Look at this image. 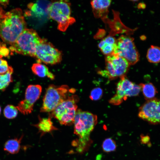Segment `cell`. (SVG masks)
<instances>
[{
  "instance_id": "cell-3",
  "label": "cell",
  "mask_w": 160,
  "mask_h": 160,
  "mask_svg": "<svg viewBox=\"0 0 160 160\" xmlns=\"http://www.w3.org/2000/svg\"><path fill=\"white\" fill-rule=\"evenodd\" d=\"M42 39L35 30L26 28L10 49L17 53L34 57L36 47Z\"/></svg>"
},
{
  "instance_id": "cell-16",
  "label": "cell",
  "mask_w": 160,
  "mask_h": 160,
  "mask_svg": "<svg viewBox=\"0 0 160 160\" xmlns=\"http://www.w3.org/2000/svg\"><path fill=\"white\" fill-rule=\"evenodd\" d=\"M39 122L34 126L37 128L39 132L40 133L41 136L48 133H51L54 130L58 129L53 125L52 122L50 117L48 118H39Z\"/></svg>"
},
{
  "instance_id": "cell-10",
  "label": "cell",
  "mask_w": 160,
  "mask_h": 160,
  "mask_svg": "<svg viewBox=\"0 0 160 160\" xmlns=\"http://www.w3.org/2000/svg\"><path fill=\"white\" fill-rule=\"evenodd\" d=\"M34 57L38 61L54 65L61 61L62 55L60 52L52 44L43 39L36 47Z\"/></svg>"
},
{
  "instance_id": "cell-22",
  "label": "cell",
  "mask_w": 160,
  "mask_h": 160,
  "mask_svg": "<svg viewBox=\"0 0 160 160\" xmlns=\"http://www.w3.org/2000/svg\"><path fill=\"white\" fill-rule=\"evenodd\" d=\"M116 145L115 141L111 138H106L102 144V148L106 153H109L115 151L116 148Z\"/></svg>"
},
{
  "instance_id": "cell-24",
  "label": "cell",
  "mask_w": 160,
  "mask_h": 160,
  "mask_svg": "<svg viewBox=\"0 0 160 160\" xmlns=\"http://www.w3.org/2000/svg\"><path fill=\"white\" fill-rule=\"evenodd\" d=\"M103 93V90L101 88H95L91 92L90 98L91 100H99L102 97Z\"/></svg>"
},
{
  "instance_id": "cell-28",
  "label": "cell",
  "mask_w": 160,
  "mask_h": 160,
  "mask_svg": "<svg viewBox=\"0 0 160 160\" xmlns=\"http://www.w3.org/2000/svg\"><path fill=\"white\" fill-rule=\"evenodd\" d=\"M150 140L149 137L148 136H146L142 137V142L145 143L148 142Z\"/></svg>"
},
{
  "instance_id": "cell-12",
  "label": "cell",
  "mask_w": 160,
  "mask_h": 160,
  "mask_svg": "<svg viewBox=\"0 0 160 160\" xmlns=\"http://www.w3.org/2000/svg\"><path fill=\"white\" fill-rule=\"evenodd\" d=\"M42 88L39 85H30L27 87L25 99L20 101L16 108L22 113L27 115L33 111L35 103L41 95Z\"/></svg>"
},
{
  "instance_id": "cell-6",
  "label": "cell",
  "mask_w": 160,
  "mask_h": 160,
  "mask_svg": "<svg viewBox=\"0 0 160 160\" xmlns=\"http://www.w3.org/2000/svg\"><path fill=\"white\" fill-rule=\"evenodd\" d=\"M78 97L76 95L69 96L51 112L52 116L60 123L65 126L73 124L77 109Z\"/></svg>"
},
{
  "instance_id": "cell-14",
  "label": "cell",
  "mask_w": 160,
  "mask_h": 160,
  "mask_svg": "<svg viewBox=\"0 0 160 160\" xmlns=\"http://www.w3.org/2000/svg\"><path fill=\"white\" fill-rule=\"evenodd\" d=\"M111 0H94L90 4L95 17L97 18L105 16L111 3Z\"/></svg>"
},
{
  "instance_id": "cell-4",
  "label": "cell",
  "mask_w": 160,
  "mask_h": 160,
  "mask_svg": "<svg viewBox=\"0 0 160 160\" xmlns=\"http://www.w3.org/2000/svg\"><path fill=\"white\" fill-rule=\"evenodd\" d=\"M74 90V89L73 90L70 89L67 85L57 86L53 84L50 85L46 89L40 111L52 112L68 98L70 93H73Z\"/></svg>"
},
{
  "instance_id": "cell-1",
  "label": "cell",
  "mask_w": 160,
  "mask_h": 160,
  "mask_svg": "<svg viewBox=\"0 0 160 160\" xmlns=\"http://www.w3.org/2000/svg\"><path fill=\"white\" fill-rule=\"evenodd\" d=\"M97 123V116L92 113L77 109L74 122V133L78 138L73 141V146L79 153L87 150L91 143L90 136Z\"/></svg>"
},
{
  "instance_id": "cell-21",
  "label": "cell",
  "mask_w": 160,
  "mask_h": 160,
  "mask_svg": "<svg viewBox=\"0 0 160 160\" xmlns=\"http://www.w3.org/2000/svg\"><path fill=\"white\" fill-rule=\"evenodd\" d=\"M13 72V68L9 66L6 73L0 74V90L4 91L10 83L12 81V74Z\"/></svg>"
},
{
  "instance_id": "cell-30",
  "label": "cell",
  "mask_w": 160,
  "mask_h": 160,
  "mask_svg": "<svg viewBox=\"0 0 160 160\" xmlns=\"http://www.w3.org/2000/svg\"><path fill=\"white\" fill-rule=\"evenodd\" d=\"M146 7L145 4L143 3H140L138 5V7L140 8L144 9Z\"/></svg>"
},
{
  "instance_id": "cell-7",
  "label": "cell",
  "mask_w": 160,
  "mask_h": 160,
  "mask_svg": "<svg viewBox=\"0 0 160 160\" xmlns=\"http://www.w3.org/2000/svg\"><path fill=\"white\" fill-rule=\"evenodd\" d=\"M105 63V69L99 73L111 79L124 76L130 65L124 58L113 53L106 56Z\"/></svg>"
},
{
  "instance_id": "cell-5",
  "label": "cell",
  "mask_w": 160,
  "mask_h": 160,
  "mask_svg": "<svg viewBox=\"0 0 160 160\" xmlns=\"http://www.w3.org/2000/svg\"><path fill=\"white\" fill-rule=\"evenodd\" d=\"M71 13L70 3L65 1L51 3L48 9L49 17L57 22L58 29L62 31H65L75 21Z\"/></svg>"
},
{
  "instance_id": "cell-2",
  "label": "cell",
  "mask_w": 160,
  "mask_h": 160,
  "mask_svg": "<svg viewBox=\"0 0 160 160\" xmlns=\"http://www.w3.org/2000/svg\"><path fill=\"white\" fill-rule=\"evenodd\" d=\"M26 27L22 10L19 8L13 9L5 13L0 22V37L12 46Z\"/></svg>"
},
{
  "instance_id": "cell-17",
  "label": "cell",
  "mask_w": 160,
  "mask_h": 160,
  "mask_svg": "<svg viewBox=\"0 0 160 160\" xmlns=\"http://www.w3.org/2000/svg\"><path fill=\"white\" fill-rule=\"evenodd\" d=\"M31 70L34 74L40 77H47L51 80H53L55 78V75L49 71L48 67L40 63L33 64Z\"/></svg>"
},
{
  "instance_id": "cell-27",
  "label": "cell",
  "mask_w": 160,
  "mask_h": 160,
  "mask_svg": "<svg viewBox=\"0 0 160 160\" xmlns=\"http://www.w3.org/2000/svg\"><path fill=\"white\" fill-rule=\"evenodd\" d=\"M5 14L4 11L0 6V22L4 18Z\"/></svg>"
},
{
  "instance_id": "cell-19",
  "label": "cell",
  "mask_w": 160,
  "mask_h": 160,
  "mask_svg": "<svg viewBox=\"0 0 160 160\" xmlns=\"http://www.w3.org/2000/svg\"><path fill=\"white\" fill-rule=\"evenodd\" d=\"M146 58L149 62L153 63L160 62V47L151 45L148 49Z\"/></svg>"
},
{
  "instance_id": "cell-8",
  "label": "cell",
  "mask_w": 160,
  "mask_h": 160,
  "mask_svg": "<svg viewBox=\"0 0 160 160\" xmlns=\"http://www.w3.org/2000/svg\"><path fill=\"white\" fill-rule=\"evenodd\" d=\"M113 53L124 58L130 65L136 64L140 59L139 54L134 39L128 36L121 35L116 39Z\"/></svg>"
},
{
  "instance_id": "cell-15",
  "label": "cell",
  "mask_w": 160,
  "mask_h": 160,
  "mask_svg": "<svg viewBox=\"0 0 160 160\" xmlns=\"http://www.w3.org/2000/svg\"><path fill=\"white\" fill-rule=\"evenodd\" d=\"M116 41V39L115 38L108 36L100 42L98 47L103 54L108 55L114 52Z\"/></svg>"
},
{
  "instance_id": "cell-31",
  "label": "cell",
  "mask_w": 160,
  "mask_h": 160,
  "mask_svg": "<svg viewBox=\"0 0 160 160\" xmlns=\"http://www.w3.org/2000/svg\"><path fill=\"white\" fill-rule=\"evenodd\" d=\"M1 107L0 106V113H1Z\"/></svg>"
},
{
  "instance_id": "cell-29",
  "label": "cell",
  "mask_w": 160,
  "mask_h": 160,
  "mask_svg": "<svg viewBox=\"0 0 160 160\" xmlns=\"http://www.w3.org/2000/svg\"><path fill=\"white\" fill-rule=\"evenodd\" d=\"M9 1L8 0H0V3L5 6L8 4Z\"/></svg>"
},
{
  "instance_id": "cell-26",
  "label": "cell",
  "mask_w": 160,
  "mask_h": 160,
  "mask_svg": "<svg viewBox=\"0 0 160 160\" xmlns=\"http://www.w3.org/2000/svg\"><path fill=\"white\" fill-rule=\"evenodd\" d=\"M9 53V50L4 46H0V58L3 56L5 57L7 56Z\"/></svg>"
},
{
  "instance_id": "cell-18",
  "label": "cell",
  "mask_w": 160,
  "mask_h": 160,
  "mask_svg": "<svg viewBox=\"0 0 160 160\" xmlns=\"http://www.w3.org/2000/svg\"><path fill=\"white\" fill-rule=\"evenodd\" d=\"M23 135L19 138L9 139L5 143L4 149L6 152L11 154L18 153L20 148V143Z\"/></svg>"
},
{
  "instance_id": "cell-20",
  "label": "cell",
  "mask_w": 160,
  "mask_h": 160,
  "mask_svg": "<svg viewBox=\"0 0 160 160\" xmlns=\"http://www.w3.org/2000/svg\"><path fill=\"white\" fill-rule=\"evenodd\" d=\"M140 85L145 99L148 100L154 98L157 91L156 87L152 83H141Z\"/></svg>"
},
{
  "instance_id": "cell-23",
  "label": "cell",
  "mask_w": 160,
  "mask_h": 160,
  "mask_svg": "<svg viewBox=\"0 0 160 160\" xmlns=\"http://www.w3.org/2000/svg\"><path fill=\"white\" fill-rule=\"evenodd\" d=\"M16 107L11 105H8L4 108V114L6 118L8 119H13L15 118L18 114Z\"/></svg>"
},
{
  "instance_id": "cell-13",
  "label": "cell",
  "mask_w": 160,
  "mask_h": 160,
  "mask_svg": "<svg viewBox=\"0 0 160 160\" xmlns=\"http://www.w3.org/2000/svg\"><path fill=\"white\" fill-rule=\"evenodd\" d=\"M51 2L47 1H39L28 4L30 9L28 14H31L38 18L49 17L48 9Z\"/></svg>"
},
{
  "instance_id": "cell-9",
  "label": "cell",
  "mask_w": 160,
  "mask_h": 160,
  "mask_svg": "<svg viewBox=\"0 0 160 160\" xmlns=\"http://www.w3.org/2000/svg\"><path fill=\"white\" fill-rule=\"evenodd\" d=\"M121 77L117 85L116 94L109 101L112 104L119 105L128 97L137 95L141 90L140 84L132 82L124 76Z\"/></svg>"
},
{
  "instance_id": "cell-25",
  "label": "cell",
  "mask_w": 160,
  "mask_h": 160,
  "mask_svg": "<svg viewBox=\"0 0 160 160\" xmlns=\"http://www.w3.org/2000/svg\"><path fill=\"white\" fill-rule=\"evenodd\" d=\"M9 67L7 61L0 58V74L6 73Z\"/></svg>"
},
{
  "instance_id": "cell-11",
  "label": "cell",
  "mask_w": 160,
  "mask_h": 160,
  "mask_svg": "<svg viewBox=\"0 0 160 160\" xmlns=\"http://www.w3.org/2000/svg\"><path fill=\"white\" fill-rule=\"evenodd\" d=\"M138 117L149 124H160V98L147 100L140 108Z\"/></svg>"
}]
</instances>
